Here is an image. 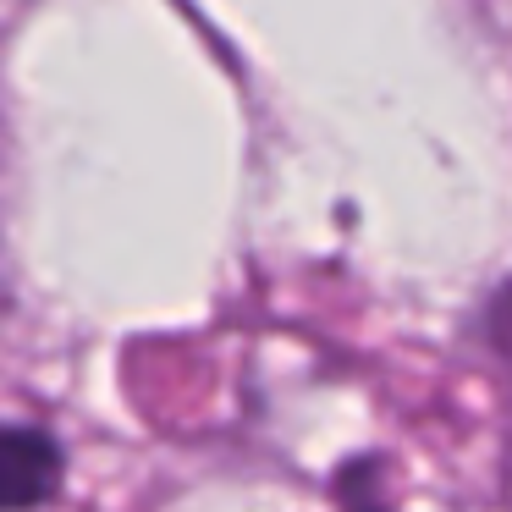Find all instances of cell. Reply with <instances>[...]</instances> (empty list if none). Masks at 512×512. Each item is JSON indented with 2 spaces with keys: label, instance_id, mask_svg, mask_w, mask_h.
<instances>
[{
  "label": "cell",
  "instance_id": "obj_1",
  "mask_svg": "<svg viewBox=\"0 0 512 512\" xmlns=\"http://www.w3.org/2000/svg\"><path fill=\"white\" fill-rule=\"evenodd\" d=\"M67 452L39 424H0V512H34L61 490Z\"/></svg>",
  "mask_w": 512,
  "mask_h": 512
}]
</instances>
